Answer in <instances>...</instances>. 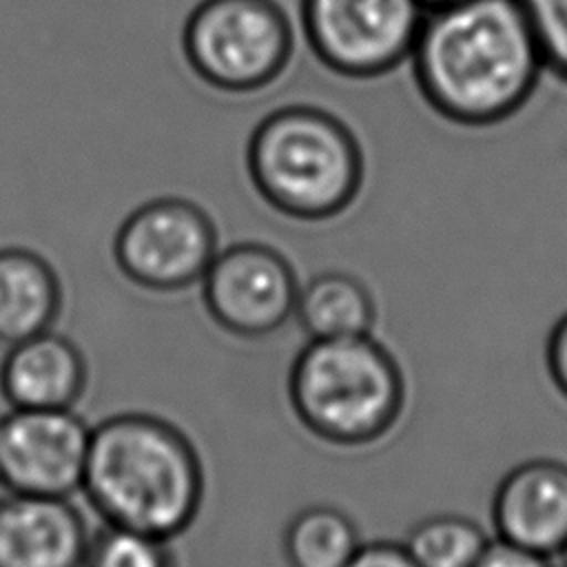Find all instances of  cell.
Masks as SVG:
<instances>
[{
    "instance_id": "obj_20",
    "label": "cell",
    "mask_w": 567,
    "mask_h": 567,
    "mask_svg": "<svg viewBox=\"0 0 567 567\" xmlns=\"http://www.w3.org/2000/svg\"><path fill=\"white\" fill-rule=\"evenodd\" d=\"M474 567H554L549 556L520 549L505 540H489Z\"/></svg>"
},
{
    "instance_id": "obj_12",
    "label": "cell",
    "mask_w": 567,
    "mask_h": 567,
    "mask_svg": "<svg viewBox=\"0 0 567 567\" xmlns=\"http://www.w3.org/2000/svg\"><path fill=\"white\" fill-rule=\"evenodd\" d=\"M86 385L80 348L64 334L44 330L11 343L0 363V392L11 408L69 410Z\"/></svg>"
},
{
    "instance_id": "obj_8",
    "label": "cell",
    "mask_w": 567,
    "mask_h": 567,
    "mask_svg": "<svg viewBox=\"0 0 567 567\" xmlns=\"http://www.w3.org/2000/svg\"><path fill=\"white\" fill-rule=\"evenodd\" d=\"M199 284L208 315L235 337L275 334L295 315V272L288 259L266 244L241 241L217 250Z\"/></svg>"
},
{
    "instance_id": "obj_22",
    "label": "cell",
    "mask_w": 567,
    "mask_h": 567,
    "mask_svg": "<svg viewBox=\"0 0 567 567\" xmlns=\"http://www.w3.org/2000/svg\"><path fill=\"white\" fill-rule=\"evenodd\" d=\"M454 2H461V0H421V4L425 7V11L439 9V7H447V4H454Z\"/></svg>"
},
{
    "instance_id": "obj_4",
    "label": "cell",
    "mask_w": 567,
    "mask_h": 567,
    "mask_svg": "<svg viewBox=\"0 0 567 567\" xmlns=\"http://www.w3.org/2000/svg\"><path fill=\"white\" fill-rule=\"evenodd\" d=\"M288 399L312 436L361 447L396 425L405 381L392 352L370 334L308 339L290 365Z\"/></svg>"
},
{
    "instance_id": "obj_1",
    "label": "cell",
    "mask_w": 567,
    "mask_h": 567,
    "mask_svg": "<svg viewBox=\"0 0 567 567\" xmlns=\"http://www.w3.org/2000/svg\"><path fill=\"white\" fill-rule=\"evenodd\" d=\"M410 64L423 102L467 128L514 117L545 73L520 0H461L425 11Z\"/></svg>"
},
{
    "instance_id": "obj_11",
    "label": "cell",
    "mask_w": 567,
    "mask_h": 567,
    "mask_svg": "<svg viewBox=\"0 0 567 567\" xmlns=\"http://www.w3.org/2000/svg\"><path fill=\"white\" fill-rule=\"evenodd\" d=\"M89 538L69 498L0 494V567H82Z\"/></svg>"
},
{
    "instance_id": "obj_3",
    "label": "cell",
    "mask_w": 567,
    "mask_h": 567,
    "mask_svg": "<svg viewBox=\"0 0 567 567\" xmlns=\"http://www.w3.org/2000/svg\"><path fill=\"white\" fill-rule=\"evenodd\" d=\"M246 171L272 210L299 221H326L357 199L365 159L341 117L315 104H286L252 128Z\"/></svg>"
},
{
    "instance_id": "obj_6",
    "label": "cell",
    "mask_w": 567,
    "mask_h": 567,
    "mask_svg": "<svg viewBox=\"0 0 567 567\" xmlns=\"http://www.w3.org/2000/svg\"><path fill=\"white\" fill-rule=\"evenodd\" d=\"M421 0H299V22L315 58L350 80H374L410 60Z\"/></svg>"
},
{
    "instance_id": "obj_2",
    "label": "cell",
    "mask_w": 567,
    "mask_h": 567,
    "mask_svg": "<svg viewBox=\"0 0 567 567\" xmlns=\"http://www.w3.org/2000/svg\"><path fill=\"white\" fill-rule=\"evenodd\" d=\"M82 492L109 525L171 540L199 514L204 470L171 421L124 412L91 430Z\"/></svg>"
},
{
    "instance_id": "obj_18",
    "label": "cell",
    "mask_w": 567,
    "mask_h": 567,
    "mask_svg": "<svg viewBox=\"0 0 567 567\" xmlns=\"http://www.w3.org/2000/svg\"><path fill=\"white\" fill-rule=\"evenodd\" d=\"M536 35L545 73L567 84V0H520Z\"/></svg>"
},
{
    "instance_id": "obj_19",
    "label": "cell",
    "mask_w": 567,
    "mask_h": 567,
    "mask_svg": "<svg viewBox=\"0 0 567 567\" xmlns=\"http://www.w3.org/2000/svg\"><path fill=\"white\" fill-rule=\"evenodd\" d=\"M346 567H419L403 543L377 540L361 543L357 554L348 560Z\"/></svg>"
},
{
    "instance_id": "obj_16",
    "label": "cell",
    "mask_w": 567,
    "mask_h": 567,
    "mask_svg": "<svg viewBox=\"0 0 567 567\" xmlns=\"http://www.w3.org/2000/svg\"><path fill=\"white\" fill-rule=\"evenodd\" d=\"M489 538L485 529L461 514H432L414 523L403 547L419 567H474Z\"/></svg>"
},
{
    "instance_id": "obj_5",
    "label": "cell",
    "mask_w": 567,
    "mask_h": 567,
    "mask_svg": "<svg viewBox=\"0 0 567 567\" xmlns=\"http://www.w3.org/2000/svg\"><path fill=\"white\" fill-rule=\"evenodd\" d=\"M182 51L204 84L255 93L288 69L292 22L277 0H199L184 22Z\"/></svg>"
},
{
    "instance_id": "obj_21",
    "label": "cell",
    "mask_w": 567,
    "mask_h": 567,
    "mask_svg": "<svg viewBox=\"0 0 567 567\" xmlns=\"http://www.w3.org/2000/svg\"><path fill=\"white\" fill-rule=\"evenodd\" d=\"M545 363L556 390L567 399V312L549 330L545 343Z\"/></svg>"
},
{
    "instance_id": "obj_10",
    "label": "cell",
    "mask_w": 567,
    "mask_h": 567,
    "mask_svg": "<svg viewBox=\"0 0 567 567\" xmlns=\"http://www.w3.org/2000/svg\"><path fill=\"white\" fill-rule=\"evenodd\" d=\"M492 525L498 540L556 556L567 543V463L529 458L512 467L494 489Z\"/></svg>"
},
{
    "instance_id": "obj_13",
    "label": "cell",
    "mask_w": 567,
    "mask_h": 567,
    "mask_svg": "<svg viewBox=\"0 0 567 567\" xmlns=\"http://www.w3.org/2000/svg\"><path fill=\"white\" fill-rule=\"evenodd\" d=\"M60 303L62 288L44 257L18 246L0 248V343L49 330Z\"/></svg>"
},
{
    "instance_id": "obj_23",
    "label": "cell",
    "mask_w": 567,
    "mask_h": 567,
    "mask_svg": "<svg viewBox=\"0 0 567 567\" xmlns=\"http://www.w3.org/2000/svg\"><path fill=\"white\" fill-rule=\"evenodd\" d=\"M558 560H560V567H567V543L563 545V549L556 554Z\"/></svg>"
},
{
    "instance_id": "obj_17",
    "label": "cell",
    "mask_w": 567,
    "mask_h": 567,
    "mask_svg": "<svg viewBox=\"0 0 567 567\" xmlns=\"http://www.w3.org/2000/svg\"><path fill=\"white\" fill-rule=\"evenodd\" d=\"M82 567H177L168 538L104 525L89 538Z\"/></svg>"
},
{
    "instance_id": "obj_7",
    "label": "cell",
    "mask_w": 567,
    "mask_h": 567,
    "mask_svg": "<svg viewBox=\"0 0 567 567\" xmlns=\"http://www.w3.org/2000/svg\"><path fill=\"white\" fill-rule=\"evenodd\" d=\"M217 250L213 219L184 197H157L137 206L113 241L122 275L155 292H175L202 281Z\"/></svg>"
},
{
    "instance_id": "obj_14",
    "label": "cell",
    "mask_w": 567,
    "mask_h": 567,
    "mask_svg": "<svg viewBox=\"0 0 567 567\" xmlns=\"http://www.w3.org/2000/svg\"><path fill=\"white\" fill-rule=\"evenodd\" d=\"M292 317L308 339H337L370 334L377 310L361 279L350 272L326 270L299 288Z\"/></svg>"
},
{
    "instance_id": "obj_15",
    "label": "cell",
    "mask_w": 567,
    "mask_h": 567,
    "mask_svg": "<svg viewBox=\"0 0 567 567\" xmlns=\"http://www.w3.org/2000/svg\"><path fill=\"white\" fill-rule=\"evenodd\" d=\"M361 547L352 518L332 505H308L284 527L281 551L288 567H346Z\"/></svg>"
},
{
    "instance_id": "obj_9",
    "label": "cell",
    "mask_w": 567,
    "mask_h": 567,
    "mask_svg": "<svg viewBox=\"0 0 567 567\" xmlns=\"http://www.w3.org/2000/svg\"><path fill=\"white\" fill-rule=\"evenodd\" d=\"M91 430L69 410L11 408L0 416L4 489L69 498L82 489Z\"/></svg>"
},
{
    "instance_id": "obj_24",
    "label": "cell",
    "mask_w": 567,
    "mask_h": 567,
    "mask_svg": "<svg viewBox=\"0 0 567 567\" xmlns=\"http://www.w3.org/2000/svg\"><path fill=\"white\" fill-rule=\"evenodd\" d=\"M2 489H4V481H2V472H0V492H2ZM4 492H7V489H4Z\"/></svg>"
}]
</instances>
